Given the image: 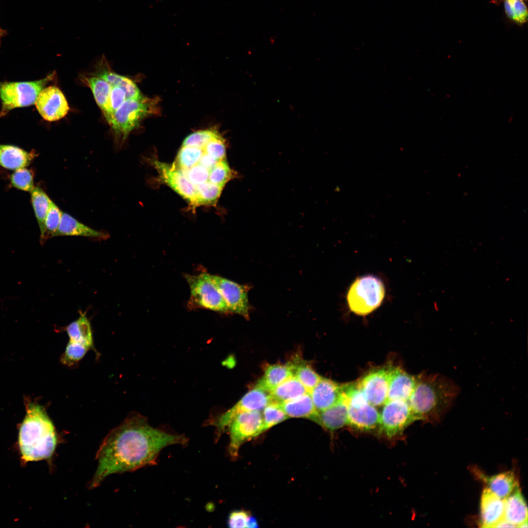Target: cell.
Masks as SVG:
<instances>
[{
    "label": "cell",
    "instance_id": "17",
    "mask_svg": "<svg viewBox=\"0 0 528 528\" xmlns=\"http://www.w3.org/2000/svg\"><path fill=\"white\" fill-rule=\"evenodd\" d=\"M480 524L482 528H494L504 517V501L485 488L480 502Z\"/></svg>",
    "mask_w": 528,
    "mask_h": 528
},
{
    "label": "cell",
    "instance_id": "9",
    "mask_svg": "<svg viewBox=\"0 0 528 528\" xmlns=\"http://www.w3.org/2000/svg\"><path fill=\"white\" fill-rule=\"evenodd\" d=\"M380 412L379 431L389 439L401 435L416 421L407 401L387 400Z\"/></svg>",
    "mask_w": 528,
    "mask_h": 528
},
{
    "label": "cell",
    "instance_id": "35",
    "mask_svg": "<svg viewBox=\"0 0 528 528\" xmlns=\"http://www.w3.org/2000/svg\"><path fill=\"white\" fill-rule=\"evenodd\" d=\"M34 177V173L31 169L23 167L16 170L10 175V183L15 188L30 193L35 187Z\"/></svg>",
    "mask_w": 528,
    "mask_h": 528
},
{
    "label": "cell",
    "instance_id": "43",
    "mask_svg": "<svg viewBox=\"0 0 528 528\" xmlns=\"http://www.w3.org/2000/svg\"><path fill=\"white\" fill-rule=\"evenodd\" d=\"M181 171L188 180L195 186L208 181L209 170L198 164Z\"/></svg>",
    "mask_w": 528,
    "mask_h": 528
},
{
    "label": "cell",
    "instance_id": "33",
    "mask_svg": "<svg viewBox=\"0 0 528 528\" xmlns=\"http://www.w3.org/2000/svg\"><path fill=\"white\" fill-rule=\"evenodd\" d=\"M203 153L201 148L182 146L174 165L181 170L188 169L198 164Z\"/></svg>",
    "mask_w": 528,
    "mask_h": 528
},
{
    "label": "cell",
    "instance_id": "7",
    "mask_svg": "<svg viewBox=\"0 0 528 528\" xmlns=\"http://www.w3.org/2000/svg\"><path fill=\"white\" fill-rule=\"evenodd\" d=\"M184 277L190 291L188 303L189 308L207 309L221 313H231L225 301L211 281L209 273L186 274Z\"/></svg>",
    "mask_w": 528,
    "mask_h": 528
},
{
    "label": "cell",
    "instance_id": "18",
    "mask_svg": "<svg viewBox=\"0 0 528 528\" xmlns=\"http://www.w3.org/2000/svg\"><path fill=\"white\" fill-rule=\"evenodd\" d=\"M416 381V376L408 374L401 368L389 367L387 400L408 401L414 389Z\"/></svg>",
    "mask_w": 528,
    "mask_h": 528
},
{
    "label": "cell",
    "instance_id": "49",
    "mask_svg": "<svg viewBox=\"0 0 528 528\" xmlns=\"http://www.w3.org/2000/svg\"><path fill=\"white\" fill-rule=\"evenodd\" d=\"M5 34V31L2 29L0 26V37L3 36Z\"/></svg>",
    "mask_w": 528,
    "mask_h": 528
},
{
    "label": "cell",
    "instance_id": "28",
    "mask_svg": "<svg viewBox=\"0 0 528 528\" xmlns=\"http://www.w3.org/2000/svg\"><path fill=\"white\" fill-rule=\"evenodd\" d=\"M84 80V82L90 88L96 103L106 118L109 110L111 85L97 76L85 77Z\"/></svg>",
    "mask_w": 528,
    "mask_h": 528
},
{
    "label": "cell",
    "instance_id": "48",
    "mask_svg": "<svg viewBox=\"0 0 528 528\" xmlns=\"http://www.w3.org/2000/svg\"><path fill=\"white\" fill-rule=\"evenodd\" d=\"M518 528H528V520L521 523Z\"/></svg>",
    "mask_w": 528,
    "mask_h": 528
},
{
    "label": "cell",
    "instance_id": "32",
    "mask_svg": "<svg viewBox=\"0 0 528 528\" xmlns=\"http://www.w3.org/2000/svg\"><path fill=\"white\" fill-rule=\"evenodd\" d=\"M197 206L215 204L223 190V187L207 181L195 185Z\"/></svg>",
    "mask_w": 528,
    "mask_h": 528
},
{
    "label": "cell",
    "instance_id": "1",
    "mask_svg": "<svg viewBox=\"0 0 528 528\" xmlns=\"http://www.w3.org/2000/svg\"><path fill=\"white\" fill-rule=\"evenodd\" d=\"M187 442L183 435L154 428L143 416L130 415L107 435L100 446L96 455L97 468L90 487L97 486L111 474L152 465L164 448L185 445Z\"/></svg>",
    "mask_w": 528,
    "mask_h": 528
},
{
    "label": "cell",
    "instance_id": "34",
    "mask_svg": "<svg viewBox=\"0 0 528 528\" xmlns=\"http://www.w3.org/2000/svg\"><path fill=\"white\" fill-rule=\"evenodd\" d=\"M262 411L263 432L289 418L283 410L281 404L276 402H270Z\"/></svg>",
    "mask_w": 528,
    "mask_h": 528
},
{
    "label": "cell",
    "instance_id": "20",
    "mask_svg": "<svg viewBox=\"0 0 528 528\" xmlns=\"http://www.w3.org/2000/svg\"><path fill=\"white\" fill-rule=\"evenodd\" d=\"M475 473L477 477L484 483L487 488L502 499H505L519 486L515 475L512 471L492 476L485 475L478 470Z\"/></svg>",
    "mask_w": 528,
    "mask_h": 528
},
{
    "label": "cell",
    "instance_id": "42",
    "mask_svg": "<svg viewBox=\"0 0 528 528\" xmlns=\"http://www.w3.org/2000/svg\"><path fill=\"white\" fill-rule=\"evenodd\" d=\"M202 149L204 153L217 161L226 159V146L223 138L220 135L208 142Z\"/></svg>",
    "mask_w": 528,
    "mask_h": 528
},
{
    "label": "cell",
    "instance_id": "6",
    "mask_svg": "<svg viewBox=\"0 0 528 528\" xmlns=\"http://www.w3.org/2000/svg\"><path fill=\"white\" fill-rule=\"evenodd\" d=\"M153 100L143 97L128 98L115 112L110 124L117 142L122 143L141 121L154 110Z\"/></svg>",
    "mask_w": 528,
    "mask_h": 528
},
{
    "label": "cell",
    "instance_id": "13",
    "mask_svg": "<svg viewBox=\"0 0 528 528\" xmlns=\"http://www.w3.org/2000/svg\"><path fill=\"white\" fill-rule=\"evenodd\" d=\"M35 104L41 116L49 122L64 117L69 109L63 92L58 87L53 86L44 88Z\"/></svg>",
    "mask_w": 528,
    "mask_h": 528
},
{
    "label": "cell",
    "instance_id": "8",
    "mask_svg": "<svg viewBox=\"0 0 528 528\" xmlns=\"http://www.w3.org/2000/svg\"><path fill=\"white\" fill-rule=\"evenodd\" d=\"M263 426L261 411L242 412L234 417L227 428L230 440L228 452L232 459L238 458L239 449L244 442L263 433Z\"/></svg>",
    "mask_w": 528,
    "mask_h": 528
},
{
    "label": "cell",
    "instance_id": "3",
    "mask_svg": "<svg viewBox=\"0 0 528 528\" xmlns=\"http://www.w3.org/2000/svg\"><path fill=\"white\" fill-rule=\"evenodd\" d=\"M57 442L54 427L40 406L31 404L19 432V442L22 459L26 462L50 458Z\"/></svg>",
    "mask_w": 528,
    "mask_h": 528
},
{
    "label": "cell",
    "instance_id": "22",
    "mask_svg": "<svg viewBox=\"0 0 528 528\" xmlns=\"http://www.w3.org/2000/svg\"><path fill=\"white\" fill-rule=\"evenodd\" d=\"M81 236L100 240L109 237V234L94 230L78 221L67 213L63 212L55 236Z\"/></svg>",
    "mask_w": 528,
    "mask_h": 528
},
{
    "label": "cell",
    "instance_id": "41",
    "mask_svg": "<svg viewBox=\"0 0 528 528\" xmlns=\"http://www.w3.org/2000/svg\"><path fill=\"white\" fill-rule=\"evenodd\" d=\"M127 99L126 92L121 88L111 86L109 103V110L106 120L110 124L116 110Z\"/></svg>",
    "mask_w": 528,
    "mask_h": 528
},
{
    "label": "cell",
    "instance_id": "45",
    "mask_svg": "<svg viewBox=\"0 0 528 528\" xmlns=\"http://www.w3.org/2000/svg\"><path fill=\"white\" fill-rule=\"evenodd\" d=\"M218 161L212 157L203 153L198 164L203 166L209 171L213 168Z\"/></svg>",
    "mask_w": 528,
    "mask_h": 528
},
{
    "label": "cell",
    "instance_id": "47",
    "mask_svg": "<svg viewBox=\"0 0 528 528\" xmlns=\"http://www.w3.org/2000/svg\"><path fill=\"white\" fill-rule=\"evenodd\" d=\"M258 523L255 517L250 516L247 522L246 528H257Z\"/></svg>",
    "mask_w": 528,
    "mask_h": 528
},
{
    "label": "cell",
    "instance_id": "2",
    "mask_svg": "<svg viewBox=\"0 0 528 528\" xmlns=\"http://www.w3.org/2000/svg\"><path fill=\"white\" fill-rule=\"evenodd\" d=\"M408 400L416 420L438 421L451 406L458 393L454 382L439 374H421Z\"/></svg>",
    "mask_w": 528,
    "mask_h": 528
},
{
    "label": "cell",
    "instance_id": "16",
    "mask_svg": "<svg viewBox=\"0 0 528 528\" xmlns=\"http://www.w3.org/2000/svg\"><path fill=\"white\" fill-rule=\"evenodd\" d=\"M343 390V385L322 377L309 393L316 409L320 412L338 401L342 397Z\"/></svg>",
    "mask_w": 528,
    "mask_h": 528
},
{
    "label": "cell",
    "instance_id": "23",
    "mask_svg": "<svg viewBox=\"0 0 528 528\" xmlns=\"http://www.w3.org/2000/svg\"><path fill=\"white\" fill-rule=\"evenodd\" d=\"M504 501V518L518 528L528 520V507L519 486L516 487Z\"/></svg>",
    "mask_w": 528,
    "mask_h": 528
},
{
    "label": "cell",
    "instance_id": "29",
    "mask_svg": "<svg viewBox=\"0 0 528 528\" xmlns=\"http://www.w3.org/2000/svg\"><path fill=\"white\" fill-rule=\"evenodd\" d=\"M96 76L104 79L111 86H118L123 88L126 92L127 99H139L143 97L138 87L132 79L116 73L111 70L106 68L100 69Z\"/></svg>",
    "mask_w": 528,
    "mask_h": 528
},
{
    "label": "cell",
    "instance_id": "44",
    "mask_svg": "<svg viewBox=\"0 0 528 528\" xmlns=\"http://www.w3.org/2000/svg\"><path fill=\"white\" fill-rule=\"evenodd\" d=\"M250 514L243 510L231 512L228 516L227 524L229 528H246Z\"/></svg>",
    "mask_w": 528,
    "mask_h": 528
},
{
    "label": "cell",
    "instance_id": "12",
    "mask_svg": "<svg viewBox=\"0 0 528 528\" xmlns=\"http://www.w3.org/2000/svg\"><path fill=\"white\" fill-rule=\"evenodd\" d=\"M389 367L368 372L357 382L368 402L375 407L382 406L387 400Z\"/></svg>",
    "mask_w": 528,
    "mask_h": 528
},
{
    "label": "cell",
    "instance_id": "36",
    "mask_svg": "<svg viewBox=\"0 0 528 528\" xmlns=\"http://www.w3.org/2000/svg\"><path fill=\"white\" fill-rule=\"evenodd\" d=\"M235 177L234 171L231 169L226 159L218 161L209 171L208 181L224 187L225 185Z\"/></svg>",
    "mask_w": 528,
    "mask_h": 528
},
{
    "label": "cell",
    "instance_id": "24",
    "mask_svg": "<svg viewBox=\"0 0 528 528\" xmlns=\"http://www.w3.org/2000/svg\"><path fill=\"white\" fill-rule=\"evenodd\" d=\"M288 418H307L317 422L319 412L316 409L309 393L281 403Z\"/></svg>",
    "mask_w": 528,
    "mask_h": 528
},
{
    "label": "cell",
    "instance_id": "46",
    "mask_svg": "<svg viewBox=\"0 0 528 528\" xmlns=\"http://www.w3.org/2000/svg\"><path fill=\"white\" fill-rule=\"evenodd\" d=\"M515 528V526L503 518L495 526L494 528Z\"/></svg>",
    "mask_w": 528,
    "mask_h": 528
},
{
    "label": "cell",
    "instance_id": "15",
    "mask_svg": "<svg viewBox=\"0 0 528 528\" xmlns=\"http://www.w3.org/2000/svg\"><path fill=\"white\" fill-rule=\"evenodd\" d=\"M348 405L347 425L359 432H370L379 428L380 412L369 402Z\"/></svg>",
    "mask_w": 528,
    "mask_h": 528
},
{
    "label": "cell",
    "instance_id": "25",
    "mask_svg": "<svg viewBox=\"0 0 528 528\" xmlns=\"http://www.w3.org/2000/svg\"><path fill=\"white\" fill-rule=\"evenodd\" d=\"M293 375L290 362L286 364L269 365L255 386L270 393L277 386Z\"/></svg>",
    "mask_w": 528,
    "mask_h": 528
},
{
    "label": "cell",
    "instance_id": "30",
    "mask_svg": "<svg viewBox=\"0 0 528 528\" xmlns=\"http://www.w3.org/2000/svg\"><path fill=\"white\" fill-rule=\"evenodd\" d=\"M31 201L40 230V242L44 232V222L51 199L40 187H35L30 192Z\"/></svg>",
    "mask_w": 528,
    "mask_h": 528
},
{
    "label": "cell",
    "instance_id": "4",
    "mask_svg": "<svg viewBox=\"0 0 528 528\" xmlns=\"http://www.w3.org/2000/svg\"><path fill=\"white\" fill-rule=\"evenodd\" d=\"M385 295L382 281L373 275L357 278L352 283L347 295L350 309L355 314L365 316L377 308Z\"/></svg>",
    "mask_w": 528,
    "mask_h": 528
},
{
    "label": "cell",
    "instance_id": "37",
    "mask_svg": "<svg viewBox=\"0 0 528 528\" xmlns=\"http://www.w3.org/2000/svg\"><path fill=\"white\" fill-rule=\"evenodd\" d=\"M62 213L58 206L51 200L45 220L44 232L43 238L41 241V243L44 242L48 239L55 237Z\"/></svg>",
    "mask_w": 528,
    "mask_h": 528
},
{
    "label": "cell",
    "instance_id": "27",
    "mask_svg": "<svg viewBox=\"0 0 528 528\" xmlns=\"http://www.w3.org/2000/svg\"><path fill=\"white\" fill-rule=\"evenodd\" d=\"M66 331L69 340L81 344L89 349L93 347L91 325L85 314L82 313L77 320L69 324Z\"/></svg>",
    "mask_w": 528,
    "mask_h": 528
},
{
    "label": "cell",
    "instance_id": "38",
    "mask_svg": "<svg viewBox=\"0 0 528 528\" xmlns=\"http://www.w3.org/2000/svg\"><path fill=\"white\" fill-rule=\"evenodd\" d=\"M88 349L85 345L69 340L62 356L61 361L66 366H74L84 357Z\"/></svg>",
    "mask_w": 528,
    "mask_h": 528
},
{
    "label": "cell",
    "instance_id": "31",
    "mask_svg": "<svg viewBox=\"0 0 528 528\" xmlns=\"http://www.w3.org/2000/svg\"><path fill=\"white\" fill-rule=\"evenodd\" d=\"M294 376L309 393L318 383L322 376L317 374L309 364L296 361L290 362Z\"/></svg>",
    "mask_w": 528,
    "mask_h": 528
},
{
    "label": "cell",
    "instance_id": "40",
    "mask_svg": "<svg viewBox=\"0 0 528 528\" xmlns=\"http://www.w3.org/2000/svg\"><path fill=\"white\" fill-rule=\"evenodd\" d=\"M505 8L507 16L518 23L526 22L528 18V10L523 0H506Z\"/></svg>",
    "mask_w": 528,
    "mask_h": 528
},
{
    "label": "cell",
    "instance_id": "19",
    "mask_svg": "<svg viewBox=\"0 0 528 528\" xmlns=\"http://www.w3.org/2000/svg\"><path fill=\"white\" fill-rule=\"evenodd\" d=\"M37 155L34 150L28 152L17 146L0 144V166L7 170L26 167Z\"/></svg>",
    "mask_w": 528,
    "mask_h": 528
},
{
    "label": "cell",
    "instance_id": "39",
    "mask_svg": "<svg viewBox=\"0 0 528 528\" xmlns=\"http://www.w3.org/2000/svg\"><path fill=\"white\" fill-rule=\"evenodd\" d=\"M215 129L200 130L192 133L184 140L182 146H190L203 149L212 139L220 136Z\"/></svg>",
    "mask_w": 528,
    "mask_h": 528
},
{
    "label": "cell",
    "instance_id": "11",
    "mask_svg": "<svg viewBox=\"0 0 528 528\" xmlns=\"http://www.w3.org/2000/svg\"><path fill=\"white\" fill-rule=\"evenodd\" d=\"M209 278L225 301L231 312L248 319L251 309L248 298L250 286L220 276L209 274Z\"/></svg>",
    "mask_w": 528,
    "mask_h": 528
},
{
    "label": "cell",
    "instance_id": "26",
    "mask_svg": "<svg viewBox=\"0 0 528 528\" xmlns=\"http://www.w3.org/2000/svg\"><path fill=\"white\" fill-rule=\"evenodd\" d=\"M308 393L294 375L281 383L270 393L272 401L279 403L290 400Z\"/></svg>",
    "mask_w": 528,
    "mask_h": 528
},
{
    "label": "cell",
    "instance_id": "21",
    "mask_svg": "<svg viewBox=\"0 0 528 528\" xmlns=\"http://www.w3.org/2000/svg\"><path fill=\"white\" fill-rule=\"evenodd\" d=\"M347 411L348 405L343 392L338 401L319 412L316 423L330 432L337 430L347 425Z\"/></svg>",
    "mask_w": 528,
    "mask_h": 528
},
{
    "label": "cell",
    "instance_id": "14",
    "mask_svg": "<svg viewBox=\"0 0 528 528\" xmlns=\"http://www.w3.org/2000/svg\"><path fill=\"white\" fill-rule=\"evenodd\" d=\"M154 165L161 180L193 206H197L195 186L174 165L155 160Z\"/></svg>",
    "mask_w": 528,
    "mask_h": 528
},
{
    "label": "cell",
    "instance_id": "10",
    "mask_svg": "<svg viewBox=\"0 0 528 528\" xmlns=\"http://www.w3.org/2000/svg\"><path fill=\"white\" fill-rule=\"evenodd\" d=\"M271 401L270 393L255 386L234 406L212 422V424L217 428V439H219L221 433L226 430L230 422L237 414L242 412H262L264 408Z\"/></svg>",
    "mask_w": 528,
    "mask_h": 528
},
{
    "label": "cell",
    "instance_id": "5",
    "mask_svg": "<svg viewBox=\"0 0 528 528\" xmlns=\"http://www.w3.org/2000/svg\"><path fill=\"white\" fill-rule=\"evenodd\" d=\"M55 75L54 71L40 80L0 82V117L5 116L15 108L35 104L41 91L53 79Z\"/></svg>",
    "mask_w": 528,
    "mask_h": 528
}]
</instances>
